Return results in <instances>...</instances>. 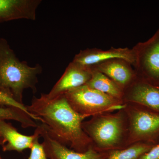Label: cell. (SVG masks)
<instances>
[{
	"label": "cell",
	"instance_id": "14",
	"mask_svg": "<svg viewBox=\"0 0 159 159\" xmlns=\"http://www.w3.org/2000/svg\"><path fill=\"white\" fill-rule=\"evenodd\" d=\"M91 70L92 77L85 85L123 101L124 91L119 86L104 74L95 70Z\"/></svg>",
	"mask_w": 159,
	"mask_h": 159
},
{
	"label": "cell",
	"instance_id": "15",
	"mask_svg": "<svg viewBox=\"0 0 159 159\" xmlns=\"http://www.w3.org/2000/svg\"><path fill=\"white\" fill-rule=\"evenodd\" d=\"M156 145L146 142H138L125 148L108 152L107 159H138Z\"/></svg>",
	"mask_w": 159,
	"mask_h": 159
},
{
	"label": "cell",
	"instance_id": "13",
	"mask_svg": "<svg viewBox=\"0 0 159 159\" xmlns=\"http://www.w3.org/2000/svg\"><path fill=\"white\" fill-rule=\"evenodd\" d=\"M35 136L34 133L31 136L20 133L11 123L0 120V145L3 151L21 152L30 148Z\"/></svg>",
	"mask_w": 159,
	"mask_h": 159
},
{
	"label": "cell",
	"instance_id": "18",
	"mask_svg": "<svg viewBox=\"0 0 159 159\" xmlns=\"http://www.w3.org/2000/svg\"><path fill=\"white\" fill-rule=\"evenodd\" d=\"M0 105L2 106L12 107H17V108L20 109L23 111H25L27 113L29 114L34 120H36L35 117L33 116L29 112L27 109L26 106L24 105V104H22V103L17 102V101H16L14 99H12L11 97L7 96L1 91H0Z\"/></svg>",
	"mask_w": 159,
	"mask_h": 159
},
{
	"label": "cell",
	"instance_id": "3",
	"mask_svg": "<svg viewBox=\"0 0 159 159\" xmlns=\"http://www.w3.org/2000/svg\"><path fill=\"white\" fill-rule=\"evenodd\" d=\"M82 128L96 150L108 152L126 147L128 121L124 109L93 116L82 122Z\"/></svg>",
	"mask_w": 159,
	"mask_h": 159
},
{
	"label": "cell",
	"instance_id": "11",
	"mask_svg": "<svg viewBox=\"0 0 159 159\" xmlns=\"http://www.w3.org/2000/svg\"><path fill=\"white\" fill-rule=\"evenodd\" d=\"M91 77L90 68L83 66L72 61L50 92L45 94L46 97L52 99L71 89L85 85Z\"/></svg>",
	"mask_w": 159,
	"mask_h": 159
},
{
	"label": "cell",
	"instance_id": "8",
	"mask_svg": "<svg viewBox=\"0 0 159 159\" xmlns=\"http://www.w3.org/2000/svg\"><path fill=\"white\" fill-rule=\"evenodd\" d=\"M122 59L134 66L135 55L133 49L111 48L108 50L93 48L80 51L74 57L73 62L83 66L90 68L95 65L112 59Z\"/></svg>",
	"mask_w": 159,
	"mask_h": 159
},
{
	"label": "cell",
	"instance_id": "5",
	"mask_svg": "<svg viewBox=\"0 0 159 159\" xmlns=\"http://www.w3.org/2000/svg\"><path fill=\"white\" fill-rule=\"evenodd\" d=\"M128 121L126 147L138 142L159 143V112L142 106L125 103Z\"/></svg>",
	"mask_w": 159,
	"mask_h": 159
},
{
	"label": "cell",
	"instance_id": "9",
	"mask_svg": "<svg viewBox=\"0 0 159 159\" xmlns=\"http://www.w3.org/2000/svg\"><path fill=\"white\" fill-rule=\"evenodd\" d=\"M123 101L139 104L159 112V87L138 77L124 91Z\"/></svg>",
	"mask_w": 159,
	"mask_h": 159
},
{
	"label": "cell",
	"instance_id": "4",
	"mask_svg": "<svg viewBox=\"0 0 159 159\" xmlns=\"http://www.w3.org/2000/svg\"><path fill=\"white\" fill-rule=\"evenodd\" d=\"M69 104L76 112L87 117L112 112L125 108L122 100L84 85L64 94Z\"/></svg>",
	"mask_w": 159,
	"mask_h": 159
},
{
	"label": "cell",
	"instance_id": "2",
	"mask_svg": "<svg viewBox=\"0 0 159 159\" xmlns=\"http://www.w3.org/2000/svg\"><path fill=\"white\" fill-rule=\"evenodd\" d=\"M39 64L30 66L20 61L8 42L0 38V91L19 103H23V93L26 89L36 92L38 75L42 72Z\"/></svg>",
	"mask_w": 159,
	"mask_h": 159
},
{
	"label": "cell",
	"instance_id": "19",
	"mask_svg": "<svg viewBox=\"0 0 159 159\" xmlns=\"http://www.w3.org/2000/svg\"><path fill=\"white\" fill-rule=\"evenodd\" d=\"M138 159H159V143Z\"/></svg>",
	"mask_w": 159,
	"mask_h": 159
},
{
	"label": "cell",
	"instance_id": "10",
	"mask_svg": "<svg viewBox=\"0 0 159 159\" xmlns=\"http://www.w3.org/2000/svg\"><path fill=\"white\" fill-rule=\"evenodd\" d=\"M90 68L107 76L124 92L138 77L133 66L122 59L108 60L95 65Z\"/></svg>",
	"mask_w": 159,
	"mask_h": 159
},
{
	"label": "cell",
	"instance_id": "12",
	"mask_svg": "<svg viewBox=\"0 0 159 159\" xmlns=\"http://www.w3.org/2000/svg\"><path fill=\"white\" fill-rule=\"evenodd\" d=\"M41 0H0V23L13 20H34Z\"/></svg>",
	"mask_w": 159,
	"mask_h": 159
},
{
	"label": "cell",
	"instance_id": "17",
	"mask_svg": "<svg viewBox=\"0 0 159 159\" xmlns=\"http://www.w3.org/2000/svg\"><path fill=\"white\" fill-rule=\"evenodd\" d=\"M34 133L35 135V138L30 148V156L27 159H49L46 155L43 145L39 142V139L41 137L39 125H38Z\"/></svg>",
	"mask_w": 159,
	"mask_h": 159
},
{
	"label": "cell",
	"instance_id": "20",
	"mask_svg": "<svg viewBox=\"0 0 159 159\" xmlns=\"http://www.w3.org/2000/svg\"><path fill=\"white\" fill-rule=\"evenodd\" d=\"M0 159H3V158H2V157H1V156H0Z\"/></svg>",
	"mask_w": 159,
	"mask_h": 159
},
{
	"label": "cell",
	"instance_id": "7",
	"mask_svg": "<svg viewBox=\"0 0 159 159\" xmlns=\"http://www.w3.org/2000/svg\"><path fill=\"white\" fill-rule=\"evenodd\" d=\"M39 125L40 136L47 156L49 159H107L108 152L99 151L93 147L84 152L68 148L49 134L42 124Z\"/></svg>",
	"mask_w": 159,
	"mask_h": 159
},
{
	"label": "cell",
	"instance_id": "6",
	"mask_svg": "<svg viewBox=\"0 0 159 159\" xmlns=\"http://www.w3.org/2000/svg\"><path fill=\"white\" fill-rule=\"evenodd\" d=\"M132 49L138 77L159 87V29L148 40L138 43Z\"/></svg>",
	"mask_w": 159,
	"mask_h": 159
},
{
	"label": "cell",
	"instance_id": "16",
	"mask_svg": "<svg viewBox=\"0 0 159 159\" xmlns=\"http://www.w3.org/2000/svg\"><path fill=\"white\" fill-rule=\"evenodd\" d=\"M0 120H12L20 123L24 128L37 127L35 120L25 111L17 107L0 105Z\"/></svg>",
	"mask_w": 159,
	"mask_h": 159
},
{
	"label": "cell",
	"instance_id": "1",
	"mask_svg": "<svg viewBox=\"0 0 159 159\" xmlns=\"http://www.w3.org/2000/svg\"><path fill=\"white\" fill-rule=\"evenodd\" d=\"M26 107L51 136L70 149L84 152L93 147L82 128V122L87 117L76 112L64 94L49 99L42 93L39 98L33 97L31 104Z\"/></svg>",
	"mask_w": 159,
	"mask_h": 159
}]
</instances>
